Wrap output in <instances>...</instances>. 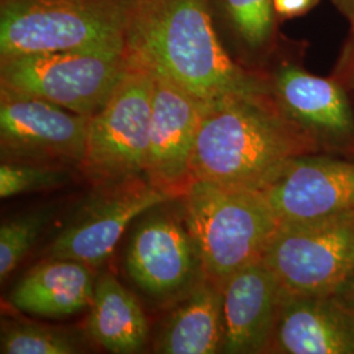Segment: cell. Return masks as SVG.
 <instances>
[{"label":"cell","mask_w":354,"mask_h":354,"mask_svg":"<svg viewBox=\"0 0 354 354\" xmlns=\"http://www.w3.org/2000/svg\"><path fill=\"white\" fill-rule=\"evenodd\" d=\"M181 200L183 221L196 243L203 274L219 286L263 260L281 226L260 190L194 180Z\"/></svg>","instance_id":"3957f363"},{"label":"cell","mask_w":354,"mask_h":354,"mask_svg":"<svg viewBox=\"0 0 354 354\" xmlns=\"http://www.w3.org/2000/svg\"><path fill=\"white\" fill-rule=\"evenodd\" d=\"M263 73L279 106L315 140L320 152L354 158L353 99L335 76L315 75L290 59Z\"/></svg>","instance_id":"30bf717a"},{"label":"cell","mask_w":354,"mask_h":354,"mask_svg":"<svg viewBox=\"0 0 354 354\" xmlns=\"http://www.w3.org/2000/svg\"><path fill=\"white\" fill-rule=\"evenodd\" d=\"M129 55L210 102L268 86L263 71L236 64L216 36L203 0H147L127 19Z\"/></svg>","instance_id":"7a4b0ae2"},{"label":"cell","mask_w":354,"mask_h":354,"mask_svg":"<svg viewBox=\"0 0 354 354\" xmlns=\"http://www.w3.org/2000/svg\"><path fill=\"white\" fill-rule=\"evenodd\" d=\"M51 212L38 210L3 222L0 227V281L10 274L21 263L36 244L41 232L50 221Z\"/></svg>","instance_id":"44dd1931"},{"label":"cell","mask_w":354,"mask_h":354,"mask_svg":"<svg viewBox=\"0 0 354 354\" xmlns=\"http://www.w3.org/2000/svg\"><path fill=\"white\" fill-rule=\"evenodd\" d=\"M127 38L70 50L1 59V88L37 96L92 117L127 73Z\"/></svg>","instance_id":"277c9868"},{"label":"cell","mask_w":354,"mask_h":354,"mask_svg":"<svg viewBox=\"0 0 354 354\" xmlns=\"http://www.w3.org/2000/svg\"><path fill=\"white\" fill-rule=\"evenodd\" d=\"M269 353L354 354L353 302L339 291L285 292Z\"/></svg>","instance_id":"5bb4252c"},{"label":"cell","mask_w":354,"mask_h":354,"mask_svg":"<svg viewBox=\"0 0 354 354\" xmlns=\"http://www.w3.org/2000/svg\"><path fill=\"white\" fill-rule=\"evenodd\" d=\"M337 291L354 304V272L352 273V276L348 279V281Z\"/></svg>","instance_id":"484cf974"},{"label":"cell","mask_w":354,"mask_h":354,"mask_svg":"<svg viewBox=\"0 0 354 354\" xmlns=\"http://www.w3.org/2000/svg\"><path fill=\"white\" fill-rule=\"evenodd\" d=\"M0 352L3 354H74L80 352L74 337L66 332L35 323L3 324Z\"/></svg>","instance_id":"ffe728a7"},{"label":"cell","mask_w":354,"mask_h":354,"mask_svg":"<svg viewBox=\"0 0 354 354\" xmlns=\"http://www.w3.org/2000/svg\"><path fill=\"white\" fill-rule=\"evenodd\" d=\"M317 152L315 140L266 86L203 102L192 175L222 187L259 189L288 160Z\"/></svg>","instance_id":"6da1fadb"},{"label":"cell","mask_w":354,"mask_h":354,"mask_svg":"<svg viewBox=\"0 0 354 354\" xmlns=\"http://www.w3.org/2000/svg\"><path fill=\"white\" fill-rule=\"evenodd\" d=\"M257 190L281 223L354 215V158L323 152L292 158Z\"/></svg>","instance_id":"9c48e42d"},{"label":"cell","mask_w":354,"mask_h":354,"mask_svg":"<svg viewBox=\"0 0 354 354\" xmlns=\"http://www.w3.org/2000/svg\"><path fill=\"white\" fill-rule=\"evenodd\" d=\"M276 12L281 19L304 16L317 6L320 0H273Z\"/></svg>","instance_id":"cb8c5ba5"},{"label":"cell","mask_w":354,"mask_h":354,"mask_svg":"<svg viewBox=\"0 0 354 354\" xmlns=\"http://www.w3.org/2000/svg\"><path fill=\"white\" fill-rule=\"evenodd\" d=\"M223 332L222 286L203 277L167 317L156 339L155 352L222 353Z\"/></svg>","instance_id":"e0dca14e"},{"label":"cell","mask_w":354,"mask_h":354,"mask_svg":"<svg viewBox=\"0 0 354 354\" xmlns=\"http://www.w3.org/2000/svg\"><path fill=\"white\" fill-rule=\"evenodd\" d=\"M91 117L37 96L1 88V159L35 165L80 167Z\"/></svg>","instance_id":"ba28073f"},{"label":"cell","mask_w":354,"mask_h":354,"mask_svg":"<svg viewBox=\"0 0 354 354\" xmlns=\"http://www.w3.org/2000/svg\"><path fill=\"white\" fill-rule=\"evenodd\" d=\"M263 261L288 294L339 290L354 272V215L281 223Z\"/></svg>","instance_id":"52a82bcc"},{"label":"cell","mask_w":354,"mask_h":354,"mask_svg":"<svg viewBox=\"0 0 354 354\" xmlns=\"http://www.w3.org/2000/svg\"><path fill=\"white\" fill-rule=\"evenodd\" d=\"M330 3L345 17L349 29H354V0H330Z\"/></svg>","instance_id":"d4e9b609"},{"label":"cell","mask_w":354,"mask_h":354,"mask_svg":"<svg viewBox=\"0 0 354 354\" xmlns=\"http://www.w3.org/2000/svg\"><path fill=\"white\" fill-rule=\"evenodd\" d=\"M129 277L155 299L185 295L205 277L185 223L172 214L149 215L137 226L127 251Z\"/></svg>","instance_id":"7c38bea8"},{"label":"cell","mask_w":354,"mask_h":354,"mask_svg":"<svg viewBox=\"0 0 354 354\" xmlns=\"http://www.w3.org/2000/svg\"><path fill=\"white\" fill-rule=\"evenodd\" d=\"M238 44L251 58H264L274 48L279 15L273 0H221Z\"/></svg>","instance_id":"d6986e66"},{"label":"cell","mask_w":354,"mask_h":354,"mask_svg":"<svg viewBox=\"0 0 354 354\" xmlns=\"http://www.w3.org/2000/svg\"><path fill=\"white\" fill-rule=\"evenodd\" d=\"M152 74L151 130L145 175L175 200L194 181L192 159L205 102L167 76L153 70Z\"/></svg>","instance_id":"4fadbf2b"},{"label":"cell","mask_w":354,"mask_h":354,"mask_svg":"<svg viewBox=\"0 0 354 354\" xmlns=\"http://www.w3.org/2000/svg\"><path fill=\"white\" fill-rule=\"evenodd\" d=\"M332 75L342 83L354 100V29H349Z\"/></svg>","instance_id":"603a6c76"},{"label":"cell","mask_w":354,"mask_h":354,"mask_svg":"<svg viewBox=\"0 0 354 354\" xmlns=\"http://www.w3.org/2000/svg\"><path fill=\"white\" fill-rule=\"evenodd\" d=\"M125 11L111 0H8L1 8L0 55L54 53L127 38Z\"/></svg>","instance_id":"8992f818"},{"label":"cell","mask_w":354,"mask_h":354,"mask_svg":"<svg viewBox=\"0 0 354 354\" xmlns=\"http://www.w3.org/2000/svg\"><path fill=\"white\" fill-rule=\"evenodd\" d=\"M106 187L51 241L48 259L74 260L96 269L111 257L136 218L174 200L140 177Z\"/></svg>","instance_id":"8fae6325"},{"label":"cell","mask_w":354,"mask_h":354,"mask_svg":"<svg viewBox=\"0 0 354 354\" xmlns=\"http://www.w3.org/2000/svg\"><path fill=\"white\" fill-rule=\"evenodd\" d=\"M96 279L95 269L86 264L46 259L16 283L10 302L16 310L35 317H71L91 307Z\"/></svg>","instance_id":"2e32d148"},{"label":"cell","mask_w":354,"mask_h":354,"mask_svg":"<svg viewBox=\"0 0 354 354\" xmlns=\"http://www.w3.org/2000/svg\"><path fill=\"white\" fill-rule=\"evenodd\" d=\"M86 329L111 353H137L149 342V323L138 299L112 274L96 279Z\"/></svg>","instance_id":"ac0fdd59"},{"label":"cell","mask_w":354,"mask_h":354,"mask_svg":"<svg viewBox=\"0 0 354 354\" xmlns=\"http://www.w3.org/2000/svg\"><path fill=\"white\" fill-rule=\"evenodd\" d=\"M152 95L151 68L129 55L125 75L111 99L89 120L80 168L93 183L106 187L146 174Z\"/></svg>","instance_id":"5b68a950"},{"label":"cell","mask_w":354,"mask_h":354,"mask_svg":"<svg viewBox=\"0 0 354 354\" xmlns=\"http://www.w3.org/2000/svg\"><path fill=\"white\" fill-rule=\"evenodd\" d=\"M222 353H269L285 290L263 260L234 273L222 285Z\"/></svg>","instance_id":"9a60e30c"},{"label":"cell","mask_w":354,"mask_h":354,"mask_svg":"<svg viewBox=\"0 0 354 354\" xmlns=\"http://www.w3.org/2000/svg\"><path fill=\"white\" fill-rule=\"evenodd\" d=\"M67 181V172L62 167L57 165H35L10 160H3L0 165L1 200L30 192L58 188Z\"/></svg>","instance_id":"7402d4cb"}]
</instances>
